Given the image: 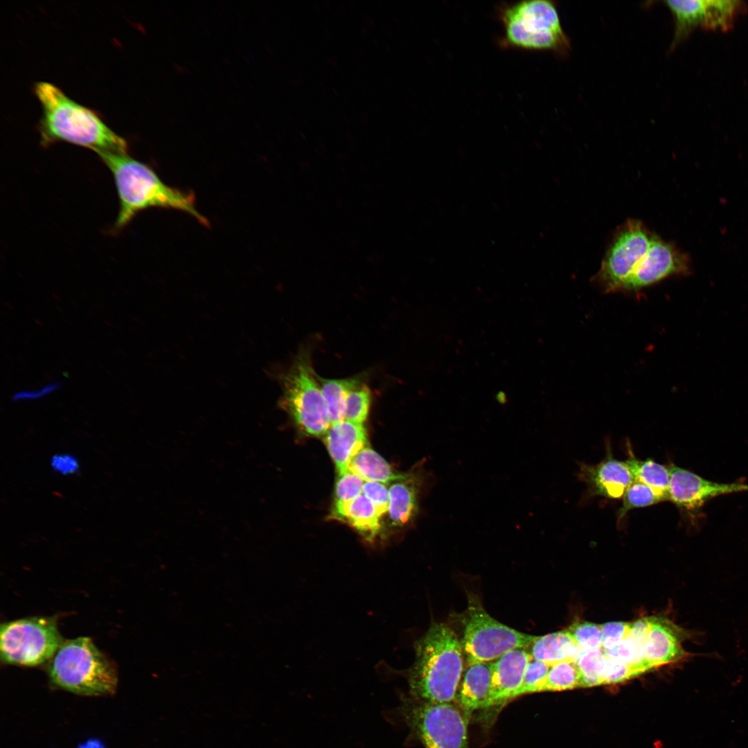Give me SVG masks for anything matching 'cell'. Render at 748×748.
Here are the masks:
<instances>
[{
    "label": "cell",
    "instance_id": "obj_14",
    "mask_svg": "<svg viewBox=\"0 0 748 748\" xmlns=\"http://www.w3.org/2000/svg\"><path fill=\"white\" fill-rule=\"evenodd\" d=\"M578 477L587 486L589 497L618 499L634 481L625 462L613 457L610 448L606 456L594 465L581 463Z\"/></svg>",
    "mask_w": 748,
    "mask_h": 748
},
{
    "label": "cell",
    "instance_id": "obj_11",
    "mask_svg": "<svg viewBox=\"0 0 748 748\" xmlns=\"http://www.w3.org/2000/svg\"><path fill=\"white\" fill-rule=\"evenodd\" d=\"M665 3L675 20L671 50L696 28L727 30L745 7L742 1L736 0H669Z\"/></svg>",
    "mask_w": 748,
    "mask_h": 748
},
{
    "label": "cell",
    "instance_id": "obj_33",
    "mask_svg": "<svg viewBox=\"0 0 748 748\" xmlns=\"http://www.w3.org/2000/svg\"><path fill=\"white\" fill-rule=\"evenodd\" d=\"M638 675L639 673L625 662L607 656L603 684L625 682Z\"/></svg>",
    "mask_w": 748,
    "mask_h": 748
},
{
    "label": "cell",
    "instance_id": "obj_31",
    "mask_svg": "<svg viewBox=\"0 0 748 748\" xmlns=\"http://www.w3.org/2000/svg\"><path fill=\"white\" fill-rule=\"evenodd\" d=\"M566 630L582 650L602 648L601 625L579 621Z\"/></svg>",
    "mask_w": 748,
    "mask_h": 748
},
{
    "label": "cell",
    "instance_id": "obj_36",
    "mask_svg": "<svg viewBox=\"0 0 748 748\" xmlns=\"http://www.w3.org/2000/svg\"><path fill=\"white\" fill-rule=\"evenodd\" d=\"M51 468L62 476L75 474L80 470L78 458L70 453H57L50 459Z\"/></svg>",
    "mask_w": 748,
    "mask_h": 748
},
{
    "label": "cell",
    "instance_id": "obj_29",
    "mask_svg": "<svg viewBox=\"0 0 748 748\" xmlns=\"http://www.w3.org/2000/svg\"><path fill=\"white\" fill-rule=\"evenodd\" d=\"M371 402V392L365 384H360L348 395L345 407V419L363 424L366 420Z\"/></svg>",
    "mask_w": 748,
    "mask_h": 748
},
{
    "label": "cell",
    "instance_id": "obj_2",
    "mask_svg": "<svg viewBox=\"0 0 748 748\" xmlns=\"http://www.w3.org/2000/svg\"><path fill=\"white\" fill-rule=\"evenodd\" d=\"M97 154L112 172L119 198L116 230L124 228L140 211L152 207L177 209L209 226L208 220L197 210L193 193L166 185L150 166L127 152H100Z\"/></svg>",
    "mask_w": 748,
    "mask_h": 748
},
{
    "label": "cell",
    "instance_id": "obj_6",
    "mask_svg": "<svg viewBox=\"0 0 748 748\" xmlns=\"http://www.w3.org/2000/svg\"><path fill=\"white\" fill-rule=\"evenodd\" d=\"M463 627L460 641L467 666L492 662L516 648H528L536 636L526 634L492 618L481 602L470 597L461 614Z\"/></svg>",
    "mask_w": 748,
    "mask_h": 748
},
{
    "label": "cell",
    "instance_id": "obj_16",
    "mask_svg": "<svg viewBox=\"0 0 748 748\" xmlns=\"http://www.w3.org/2000/svg\"><path fill=\"white\" fill-rule=\"evenodd\" d=\"M532 657L526 648L512 650L492 661L490 690L485 708L513 699Z\"/></svg>",
    "mask_w": 748,
    "mask_h": 748
},
{
    "label": "cell",
    "instance_id": "obj_28",
    "mask_svg": "<svg viewBox=\"0 0 748 748\" xmlns=\"http://www.w3.org/2000/svg\"><path fill=\"white\" fill-rule=\"evenodd\" d=\"M604 652L607 657L625 662L639 675L650 670L644 659L643 644L628 635L618 645Z\"/></svg>",
    "mask_w": 748,
    "mask_h": 748
},
{
    "label": "cell",
    "instance_id": "obj_4",
    "mask_svg": "<svg viewBox=\"0 0 748 748\" xmlns=\"http://www.w3.org/2000/svg\"><path fill=\"white\" fill-rule=\"evenodd\" d=\"M502 28L499 45L528 51H551L560 55L569 49L557 9L545 0L504 3L497 8Z\"/></svg>",
    "mask_w": 748,
    "mask_h": 748
},
{
    "label": "cell",
    "instance_id": "obj_24",
    "mask_svg": "<svg viewBox=\"0 0 748 748\" xmlns=\"http://www.w3.org/2000/svg\"><path fill=\"white\" fill-rule=\"evenodd\" d=\"M326 402L330 425L345 419L346 401L348 393L362 384L359 377L326 379L317 375Z\"/></svg>",
    "mask_w": 748,
    "mask_h": 748
},
{
    "label": "cell",
    "instance_id": "obj_30",
    "mask_svg": "<svg viewBox=\"0 0 748 748\" xmlns=\"http://www.w3.org/2000/svg\"><path fill=\"white\" fill-rule=\"evenodd\" d=\"M550 666L532 659L525 670L522 683L514 693L513 699L520 695L544 692Z\"/></svg>",
    "mask_w": 748,
    "mask_h": 748
},
{
    "label": "cell",
    "instance_id": "obj_38",
    "mask_svg": "<svg viewBox=\"0 0 748 748\" xmlns=\"http://www.w3.org/2000/svg\"><path fill=\"white\" fill-rule=\"evenodd\" d=\"M495 399L499 403H506L507 402V396L506 393L501 391H498L496 393Z\"/></svg>",
    "mask_w": 748,
    "mask_h": 748
},
{
    "label": "cell",
    "instance_id": "obj_27",
    "mask_svg": "<svg viewBox=\"0 0 748 748\" xmlns=\"http://www.w3.org/2000/svg\"><path fill=\"white\" fill-rule=\"evenodd\" d=\"M622 499V506L616 513L617 522H621L631 510L664 501L651 488L638 481H634L629 486Z\"/></svg>",
    "mask_w": 748,
    "mask_h": 748
},
{
    "label": "cell",
    "instance_id": "obj_19",
    "mask_svg": "<svg viewBox=\"0 0 748 748\" xmlns=\"http://www.w3.org/2000/svg\"><path fill=\"white\" fill-rule=\"evenodd\" d=\"M422 483V475L410 472L391 483L387 512L392 524L404 526L416 516Z\"/></svg>",
    "mask_w": 748,
    "mask_h": 748
},
{
    "label": "cell",
    "instance_id": "obj_23",
    "mask_svg": "<svg viewBox=\"0 0 748 748\" xmlns=\"http://www.w3.org/2000/svg\"><path fill=\"white\" fill-rule=\"evenodd\" d=\"M348 470L360 477L364 481L383 483L393 482L404 474L395 472L384 458L368 446L363 448L353 458Z\"/></svg>",
    "mask_w": 748,
    "mask_h": 748
},
{
    "label": "cell",
    "instance_id": "obj_12",
    "mask_svg": "<svg viewBox=\"0 0 748 748\" xmlns=\"http://www.w3.org/2000/svg\"><path fill=\"white\" fill-rule=\"evenodd\" d=\"M668 500L692 524L702 514L711 499L725 495L748 492L745 483H720L707 480L688 470L670 464Z\"/></svg>",
    "mask_w": 748,
    "mask_h": 748
},
{
    "label": "cell",
    "instance_id": "obj_15",
    "mask_svg": "<svg viewBox=\"0 0 748 748\" xmlns=\"http://www.w3.org/2000/svg\"><path fill=\"white\" fill-rule=\"evenodd\" d=\"M650 627L643 644L645 661L650 669L686 659L688 654L683 642L689 632L661 617L650 616Z\"/></svg>",
    "mask_w": 748,
    "mask_h": 748
},
{
    "label": "cell",
    "instance_id": "obj_25",
    "mask_svg": "<svg viewBox=\"0 0 748 748\" xmlns=\"http://www.w3.org/2000/svg\"><path fill=\"white\" fill-rule=\"evenodd\" d=\"M607 656L600 649L581 650L575 662L581 677V687L603 684Z\"/></svg>",
    "mask_w": 748,
    "mask_h": 748
},
{
    "label": "cell",
    "instance_id": "obj_7",
    "mask_svg": "<svg viewBox=\"0 0 748 748\" xmlns=\"http://www.w3.org/2000/svg\"><path fill=\"white\" fill-rule=\"evenodd\" d=\"M280 405L303 432L324 436L330 422L326 402L309 355H299L281 377Z\"/></svg>",
    "mask_w": 748,
    "mask_h": 748
},
{
    "label": "cell",
    "instance_id": "obj_34",
    "mask_svg": "<svg viewBox=\"0 0 748 748\" xmlns=\"http://www.w3.org/2000/svg\"><path fill=\"white\" fill-rule=\"evenodd\" d=\"M631 623L616 621L601 625L602 649L609 650L618 645L628 634Z\"/></svg>",
    "mask_w": 748,
    "mask_h": 748
},
{
    "label": "cell",
    "instance_id": "obj_9",
    "mask_svg": "<svg viewBox=\"0 0 748 748\" xmlns=\"http://www.w3.org/2000/svg\"><path fill=\"white\" fill-rule=\"evenodd\" d=\"M401 709L405 721L425 748H468V721L452 703L410 699Z\"/></svg>",
    "mask_w": 748,
    "mask_h": 748
},
{
    "label": "cell",
    "instance_id": "obj_37",
    "mask_svg": "<svg viewBox=\"0 0 748 748\" xmlns=\"http://www.w3.org/2000/svg\"><path fill=\"white\" fill-rule=\"evenodd\" d=\"M60 382L48 384L38 390L21 391L12 396V401L32 400L43 398L60 388Z\"/></svg>",
    "mask_w": 748,
    "mask_h": 748
},
{
    "label": "cell",
    "instance_id": "obj_8",
    "mask_svg": "<svg viewBox=\"0 0 748 748\" xmlns=\"http://www.w3.org/2000/svg\"><path fill=\"white\" fill-rule=\"evenodd\" d=\"M62 643L52 618L31 617L1 625V659L6 664L41 665L53 658Z\"/></svg>",
    "mask_w": 748,
    "mask_h": 748
},
{
    "label": "cell",
    "instance_id": "obj_1",
    "mask_svg": "<svg viewBox=\"0 0 748 748\" xmlns=\"http://www.w3.org/2000/svg\"><path fill=\"white\" fill-rule=\"evenodd\" d=\"M33 91L42 108L38 125L42 145L65 141L96 153L127 152L125 139L107 126L96 112L76 103L56 85L38 82Z\"/></svg>",
    "mask_w": 748,
    "mask_h": 748
},
{
    "label": "cell",
    "instance_id": "obj_10",
    "mask_svg": "<svg viewBox=\"0 0 748 748\" xmlns=\"http://www.w3.org/2000/svg\"><path fill=\"white\" fill-rule=\"evenodd\" d=\"M653 237L637 220H629L618 228L594 278L605 293L621 291L646 253Z\"/></svg>",
    "mask_w": 748,
    "mask_h": 748
},
{
    "label": "cell",
    "instance_id": "obj_5",
    "mask_svg": "<svg viewBox=\"0 0 748 748\" xmlns=\"http://www.w3.org/2000/svg\"><path fill=\"white\" fill-rule=\"evenodd\" d=\"M48 673L57 686L78 695H111L117 685L114 666L87 637L62 643Z\"/></svg>",
    "mask_w": 748,
    "mask_h": 748
},
{
    "label": "cell",
    "instance_id": "obj_18",
    "mask_svg": "<svg viewBox=\"0 0 748 748\" xmlns=\"http://www.w3.org/2000/svg\"><path fill=\"white\" fill-rule=\"evenodd\" d=\"M492 664V661L467 666L460 682L456 695L468 722L474 711L485 709L490 690Z\"/></svg>",
    "mask_w": 748,
    "mask_h": 748
},
{
    "label": "cell",
    "instance_id": "obj_39",
    "mask_svg": "<svg viewBox=\"0 0 748 748\" xmlns=\"http://www.w3.org/2000/svg\"><path fill=\"white\" fill-rule=\"evenodd\" d=\"M80 748H101V747L100 743H99L98 742H95L93 741L87 743L86 745H82V747Z\"/></svg>",
    "mask_w": 748,
    "mask_h": 748
},
{
    "label": "cell",
    "instance_id": "obj_22",
    "mask_svg": "<svg viewBox=\"0 0 748 748\" xmlns=\"http://www.w3.org/2000/svg\"><path fill=\"white\" fill-rule=\"evenodd\" d=\"M634 481L651 488L664 501L668 500L670 467L652 459L636 458L631 452L625 461Z\"/></svg>",
    "mask_w": 748,
    "mask_h": 748
},
{
    "label": "cell",
    "instance_id": "obj_17",
    "mask_svg": "<svg viewBox=\"0 0 748 748\" xmlns=\"http://www.w3.org/2000/svg\"><path fill=\"white\" fill-rule=\"evenodd\" d=\"M323 438L339 474L347 472L353 458L367 446L364 424L346 419L331 424Z\"/></svg>",
    "mask_w": 748,
    "mask_h": 748
},
{
    "label": "cell",
    "instance_id": "obj_35",
    "mask_svg": "<svg viewBox=\"0 0 748 748\" xmlns=\"http://www.w3.org/2000/svg\"><path fill=\"white\" fill-rule=\"evenodd\" d=\"M362 494L373 504L381 516L388 511L389 492L384 483L365 481Z\"/></svg>",
    "mask_w": 748,
    "mask_h": 748
},
{
    "label": "cell",
    "instance_id": "obj_32",
    "mask_svg": "<svg viewBox=\"0 0 748 748\" xmlns=\"http://www.w3.org/2000/svg\"><path fill=\"white\" fill-rule=\"evenodd\" d=\"M364 481L353 472L339 473L335 490V504L348 502L362 494Z\"/></svg>",
    "mask_w": 748,
    "mask_h": 748
},
{
    "label": "cell",
    "instance_id": "obj_13",
    "mask_svg": "<svg viewBox=\"0 0 748 748\" xmlns=\"http://www.w3.org/2000/svg\"><path fill=\"white\" fill-rule=\"evenodd\" d=\"M691 271V263L686 253L654 235L646 253L621 291L636 293L668 277L686 276Z\"/></svg>",
    "mask_w": 748,
    "mask_h": 748
},
{
    "label": "cell",
    "instance_id": "obj_26",
    "mask_svg": "<svg viewBox=\"0 0 748 748\" xmlns=\"http://www.w3.org/2000/svg\"><path fill=\"white\" fill-rule=\"evenodd\" d=\"M581 687L580 673L575 661L550 666L544 691H558Z\"/></svg>",
    "mask_w": 748,
    "mask_h": 748
},
{
    "label": "cell",
    "instance_id": "obj_21",
    "mask_svg": "<svg viewBox=\"0 0 748 748\" xmlns=\"http://www.w3.org/2000/svg\"><path fill=\"white\" fill-rule=\"evenodd\" d=\"M528 648L532 659L549 666L562 661H576L582 650L566 629L536 636Z\"/></svg>",
    "mask_w": 748,
    "mask_h": 748
},
{
    "label": "cell",
    "instance_id": "obj_3",
    "mask_svg": "<svg viewBox=\"0 0 748 748\" xmlns=\"http://www.w3.org/2000/svg\"><path fill=\"white\" fill-rule=\"evenodd\" d=\"M415 661L408 671L411 699L452 703L462 676L464 657L459 638L444 623L433 622L415 642Z\"/></svg>",
    "mask_w": 748,
    "mask_h": 748
},
{
    "label": "cell",
    "instance_id": "obj_20",
    "mask_svg": "<svg viewBox=\"0 0 748 748\" xmlns=\"http://www.w3.org/2000/svg\"><path fill=\"white\" fill-rule=\"evenodd\" d=\"M331 516L347 523L368 541L375 538L381 528V515L363 494L348 502L334 504Z\"/></svg>",
    "mask_w": 748,
    "mask_h": 748
}]
</instances>
